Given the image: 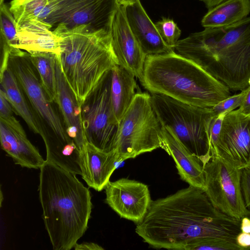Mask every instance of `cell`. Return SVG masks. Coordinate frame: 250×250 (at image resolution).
I'll use <instances>...</instances> for the list:
<instances>
[{
  "label": "cell",
  "mask_w": 250,
  "mask_h": 250,
  "mask_svg": "<svg viewBox=\"0 0 250 250\" xmlns=\"http://www.w3.org/2000/svg\"><path fill=\"white\" fill-rule=\"evenodd\" d=\"M153 108L162 126L169 127L187 151L203 165L211 158V108L196 106L167 96L151 93Z\"/></svg>",
  "instance_id": "obj_6"
},
{
  "label": "cell",
  "mask_w": 250,
  "mask_h": 250,
  "mask_svg": "<svg viewBox=\"0 0 250 250\" xmlns=\"http://www.w3.org/2000/svg\"><path fill=\"white\" fill-rule=\"evenodd\" d=\"M238 109L246 115H250V85L249 86L247 94Z\"/></svg>",
  "instance_id": "obj_35"
},
{
  "label": "cell",
  "mask_w": 250,
  "mask_h": 250,
  "mask_svg": "<svg viewBox=\"0 0 250 250\" xmlns=\"http://www.w3.org/2000/svg\"><path fill=\"white\" fill-rule=\"evenodd\" d=\"M18 42L16 48L29 53L49 52L59 54L60 38L53 27L37 21H27L17 25Z\"/></svg>",
  "instance_id": "obj_20"
},
{
  "label": "cell",
  "mask_w": 250,
  "mask_h": 250,
  "mask_svg": "<svg viewBox=\"0 0 250 250\" xmlns=\"http://www.w3.org/2000/svg\"><path fill=\"white\" fill-rule=\"evenodd\" d=\"M0 89L11 104L14 111L20 116L28 125L29 128L36 134H39L44 143L47 138V133L42 128L38 119L27 104L15 75L7 66L0 72Z\"/></svg>",
  "instance_id": "obj_22"
},
{
  "label": "cell",
  "mask_w": 250,
  "mask_h": 250,
  "mask_svg": "<svg viewBox=\"0 0 250 250\" xmlns=\"http://www.w3.org/2000/svg\"><path fill=\"white\" fill-rule=\"evenodd\" d=\"M111 81L110 71L81 107L87 142L106 152L114 151L119 125L111 100Z\"/></svg>",
  "instance_id": "obj_8"
},
{
  "label": "cell",
  "mask_w": 250,
  "mask_h": 250,
  "mask_svg": "<svg viewBox=\"0 0 250 250\" xmlns=\"http://www.w3.org/2000/svg\"><path fill=\"white\" fill-rule=\"evenodd\" d=\"M119 5L118 0H88L62 24L67 28L85 25L94 30L110 31Z\"/></svg>",
  "instance_id": "obj_21"
},
{
  "label": "cell",
  "mask_w": 250,
  "mask_h": 250,
  "mask_svg": "<svg viewBox=\"0 0 250 250\" xmlns=\"http://www.w3.org/2000/svg\"><path fill=\"white\" fill-rule=\"evenodd\" d=\"M227 113H222L212 119L209 128V137L210 152L211 156H217L215 151L216 145L220 135L223 119Z\"/></svg>",
  "instance_id": "obj_30"
},
{
  "label": "cell",
  "mask_w": 250,
  "mask_h": 250,
  "mask_svg": "<svg viewBox=\"0 0 250 250\" xmlns=\"http://www.w3.org/2000/svg\"><path fill=\"white\" fill-rule=\"evenodd\" d=\"M203 0V1H204V0Z\"/></svg>",
  "instance_id": "obj_42"
},
{
  "label": "cell",
  "mask_w": 250,
  "mask_h": 250,
  "mask_svg": "<svg viewBox=\"0 0 250 250\" xmlns=\"http://www.w3.org/2000/svg\"><path fill=\"white\" fill-rule=\"evenodd\" d=\"M160 140V147L175 161L181 179L204 190L205 179L201 161L187 151L169 127L162 126Z\"/></svg>",
  "instance_id": "obj_17"
},
{
  "label": "cell",
  "mask_w": 250,
  "mask_h": 250,
  "mask_svg": "<svg viewBox=\"0 0 250 250\" xmlns=\"http://www.w3.org/2000/svg\"><path fill=\"white\" fill-rule=\"evenodd\" d=\"M104 189L108 205L121 218L136 224L144 219L152 201L148 186L134 180L109 181Z\"/></svg>",
  "instance_id": "obj_12"
},
{
  "label": "cell",
  "mask_w": 250,
  "mask_h": 250,
  "mask_svg": "<svg viewBox=\"0 0 250 250\" xmlns=\"http://www.w3.org/2000/svg\"><path fill=\"white\" fill-rule=\"evenodd\" d=\"M0 41L16 48L18 42L16 22L9 6L5 3L0 5Z\"/></svg>",
  "instance_id": "obj_26"
},
{
  "label": "cell",
  "mask_w": 250,
  "mask_h": 250,
  "mask_svg": "<svg viewBox=\"0 0 250 250\" xmlns=\"http://www.w3.org/2000/svg\"><path fill=\"white\" fill-rule=\"evenodd\" d=\"M161 130L150 94L138 92L119 123L114 149L118 162L160 147Z\"/></svg>",
  "instance_id": "obj_7"
},
{
  "label": "cell",
  "mask_w": 250,
  "mask_h": 250,
  "mask_svg": "<svg viewBox=\"0 0 250 250\" xmlns=\"http://www.w3.org/2000/svg\"><path fill=\"white\" fill-rule=\"evenodd\" d=\"M215 151L237 168L250 166V115L237 109L225 115Z\"/></svg>",
  "instance_id": "obj_11"
},
{
  "label": "cell",
  "mask_w": 250,
  "mask_h": 250,
  "mask_svg": "<svg viewBox=\"0 0 250 250\" xmlns=\"http://www.w3.org/2000/svg\"><path fill=\"white\" fill-rule=\"evenodd\" d=\"M139 0H118V3L120 5L125 6L132 5L136 3Z\"/></svg>",
  "instance_id": "obj_38"
},
{
  "label": "cell",
  "mask_w": 250,
  "mask_h": 250,
  "mask_svg": "<svg viewBox=\"0 0 250 250\" xmlns=\"http://www.w3.org/2000/svg\"><path fill=\"white\" fill-rule=\"evenodd\" d=\"M56 74L57 96L55 102L63 117L67 135L80 150L87 142L83 128L81 109L62 73L59 54L56 58Z\"/></svg>",
  "instance_id": "obj_18"
},
{
  "label": "cell",
  "mask_w": 250,
  "mask_h": 250,
  "mask_svg": "<svg viewBox=\"0 0 250 250\" xmlns=\"http://www.w3.org/2000/svg\"><path fill=\"white\" fill-rule=\"evenodd\" d=\"M226 0H204L207 8L209 9Z\"/></svg>",
  "instance_id": "obj_37"
},
{
  "label": "cell",
  "mask_w": 250,
  "mask_h": 250,
  "mask_svg": "<svg viewBox=\"0 0 250 250\" xmlns=\"http://www.w3.org/2000/svg\"><path fill=\"white\" fill-rule=\"evenodd\" d=\"M155 25L165 43L174 50L181 33L177 24L171 19L163 18Z\"/></svg>",
  "instance_id": "obj_28"
},
{
  "label": "cell",
  "mask_w": 250,
  "mask_h": 250,
  "mask_svg": "<svg viewBox=\"0 0 250 250\" xmlns=\"http://www.w3.org/2000/svg\"><path fill=\"white\" fill-rule=\"evenodd\" d=\"M40 169L39 198L53 249L70 250L87 230L90 191L76 175L51 162L45 160Z\"/></svg>",
  "instance_id": "obj_2"
},
{
  "label": "cell",
  "mask_w": 250,
  "mask_h": 250,
  "mask_svg": "<svg viewBox=\"0 0 250 250\" xmlns=\"http://www.w3.org/2000/svg\"><path fill=\"white\" fill-rule=\"evenodd\" d=\"M241 231L250 233V218L247 216H244L241 220Z\"/></svg>",
  "instance_id": "obj_36"
},
{
  "label": "cell",
  "mask_w": 250,
  "mask_h": 250,
  "mask_svg": "<svg viewBox=\"0 0 250 250\" xmlns=\"http://www.w3.org/2000/svg\"><path fill=\"white\" fill-rule=\"evenodd\" d=\"M80 153L82 177L89 187L102 191L110 181L118 163L116 152H104L86 142Z\"/></svg>",
  "instance_id": "obj_16"
},
{
  "label": "cell",
  "mask_w": 250,
  "mask_h": 250,
  "mask_svg": "<svg viewBox=\"0 0 250 250\" xmlns=\"http://www.w3.org/2000/svg\"><path fill=\"white\" fill-rule=\"evenodd\" d=\"M230 90L242 91L250 80V16L232 25L205 28L179 40L174 49Z\"/></svg>",
  "instance_id": "obj_3"
},
{
  "label": "cell",
  "mask_w": 250,
  "mask_h": 250,
  "mask_svg": "<svg viewBox=\"0 0 250 250\" xmlns=\"http://www.w3.org/2000/svg\"><path fill=\"white\" fill-rule=\"evenodd\" d=\"M8 66L27 96L36 114L49 126L53 136L65 143L74 142L67 135L58 115L44 91L29 53L12 48Z\"/></svg>",
  "instance_id": "obj_10"
},
{
  "label": "cell",
  "mask_w": 250,
  "mask_h": 250,
  "mask_svg": "<svg viewBox=\"0 0 250 250\" xmlns=\"http://www.w3.org/2000/svg\"><path fill=\"white\" fill-rule=\"evenodd\" d=\"M3 3H4L3 0H0V5H2Z\"/></svg>",
  "instance_id": "obj_40"
},
{
  "label": "cell",
  "mask_w": 250,
  "mask_h": 250,
  "mask_svg": "<svg viewBox=\"0 0 250 250\" xmlns=\"http://www.w3.org/2000/svg\"><path fill=\"white\" fill-rule=\"evenodd\" d=\"M139 81L150 93L202 107L211 108L231 95L226 85L174 50L147 56Z\"/></svg>",
  "instance_id": "obj_5"
},
{
  "label": "cell",
  "mask_w": 250,
  "mask_h": 250,
  "mask_svg": "<svg viewBox=\"0 0 250 250\" xmlns=\"http://www.w3.org/2000/svg\"><path fill=\"white\" fill-rule=\"evenodd\" d=\"M249 85H250V80H249Z\"/></svg>",
  "instance_id": "obj_41"
},
{
  "label": "cell",
  "mask_w": 250,
  "mask_h": 250,
  "mask_svg": "<svg viewBox=\"0 0 250 250\" xmlns=\"http://www.w3.org/2000/svg\"><path fill=\"white\" fill-rule=\"evenodd\" d=\"M110 33L119 64L131 71L139 80L143 74L146 55L129 27L124 6L119 5L114 14Z\"/></svg>",
  "instance_id": "obj_15"
},
{
  "label": "cell",
  "mask_w": 250,
  "mask_h": 250,
  "mask_svg": "<svg viewBox=\"0 0 250 250\" xmlns=\"http://www.w3.org/2000/svg\"><path fill=\"white\" fill-rule=\"evenodd\" d=\"M203 167L204 191L212 205L226 214L241 220L248 210L241 188V169L218 156H211Z\"/></svg>",
  "instance_id": "obj_9"
},
{
  "label": "cell",
  "mask_w": 250,
  "mask_h": 250,
  "mask_svg": "<svg viewBox=\"0 0 250 250\" xmlns=\"http://www.w3.org/2000/svg\"><path fill=\"white\" fill-rule=\"evenodd\" d=\"M111 72V100L115 117L119 123L138 93L136 77L119 64H116Z\"/></svg>",
  "instance_id": "obj_23"
},
{
  "label": "cell",
  "mask_w": 250,
  "mask_h": 250,
  "mask_svg": "<svg viewBox=\"0 0 250 250\" xmlns=\"http://www.w3.org/2000/svg\"><path fill=\"white\" fill-rule=\"evenodd\" d=\"M236 242L242 250H250V233L241 231L236 237Z\"/></svg>",
  "instance_id": "obj_33"
},
{
  "label": "cell",
  "mask_w": 250,
  "mask_h": 250,
  "mask_svg": "<svg viewBox=\"0 0 250 250\" xmlns=\"http://www.w3.org/2000/svg\"><path fill=\"white\" fill-rule=\"evenodd\" d=\"M250 13V0H226L208 9L201 24L205 28L232 25L247 17Z\"/></svg>",
  "instance_id": "obj_24"
},
{
  "label": "cell",
  "mask_w": 250,
  "mask_h": 250,
  "mask_svg": "<svg viewBox=\"0 0 250 250\" xmlns=\"http://www.w3.org/2000/svg\"><path fill=\"white\" fill-rule=\"evenodd\" d=\"M241 188L242 196L247 208H250V166L241 170Z\"/></svg>",
  "instance_id": "obj_31"
},
{
  "label": "cell",
  "mask_w": 250,
  "mask_h": 250,
  "mask_svg": "<svg viewBox=\"0 0 250 250\" xmlns=\"http://www.w3.org/2000/svg\"><path fill=\"white\" fill-rule=\"evenodd\" d=\"M246 216H248V217H249L250 218V208H248V210H247V212Z\"/></svg>",
  "instance_id": "obj_39"
},
{
  "label": "cell",
  "mask_w": 250,
  "mask_h": 250,
  "mask_svg": "<svg viewBox=\"0 0 250 250\" xmlns=\"http://www.w3.org/2000/svg\"><path fill=\"white\" fill-rule=\"evenodd\" d=\"M88 0H12L9 9L17 24L37 20L52 27L62 23Z\"/></svg>",
  "instance_id": "obj_13"
},
{
  "label": "cell",
  "mask_w": 250,
  "mask_h": 250,
  "mask_svg": "<svg viewBox=\"0 0 250 250\" xmlns=\"http://www.w3.org/2000/svg\"><path fill=\"white\" fill-rule=\"evenodd\" d=\"M52 29L60 38L59 54L65 79L81 107L106 74L119 63L110 31L85 25Z\"/></svg>",
  "instance_id": "obj_4"
},
{
  "label": "cell",
  "mask_w": 250,
  "mask_h": 250,
  "mask_svg": "<svg viewBox=\"0 0 250 250\" xmlns=\"http://www.w3.org/2000/svg\"><path fill=\"white\" fill-rule=\"evenodd\" d=\"M124 8L129 27L146 56L174 50L164 42L140 0Z\"/></svg>",
  "instance_id": "obj_19"
},
{
  "label": "cell",
  "mask_w": 250,
  "mask_h": 250,
  "mask_svg": "<svg viewBox=\"0 0 250 250\" xmlns=\"http://www.w3.org/2000/svg\"><path fill=\"white\" fill-rule=\"evenodd\" d=\"M74 248L75 250H103L104 249L97 244L92 242L77 243Z\"/></svg>",
  "instance_id": "obj_34"
},
{
  "label": "cell",
  "mask_w": 250,
  "mask_h": 250,
  "mask_svg": "<svg viewBox=\"0 0 250 250\" xmlns=\"http://www.w3.org/2000/svg\"><path fill=\"white\" fill-rule=\"evenodd\" d=\"M0 142L2 149L16 165L22 167L39 169L45 161L13 115L0 117Z\"/></svg>",
  "instance_id": "obj_14"
},
{
  "label": "cell",
  "mask_w": 250,
  "mask_h": 250,
  "mask_svg": "<svg viewBox=\"0 0 250 250\" xmlns=\"http://www.w3.org/2000/svg\"><path fill=\"white\" fill-rule=\"evenodd\" d=\"M30 54L49 100L55 102L57 96L56 62L58 54L49 52H32Z\"/></svg>",
  "instance_id": "obj_25"
},
{
  "label": "cell",
  "mask_w": 250,
  "mask_h": 250,
  "mask_svg": "<svg viewBox=\"0 0 250 250\" xmlns=\"http://www.w3.org/2000/svg\"><path fill=\"white\" fill-rule=\"evenodd\" d=\"M183 250H242L236 240L220 238L205 237L188 243Z\"/></svg>",
  "instance_id": "obj_27"
},
{
  "label": "cell",
  "mask_w": 250,
  "mask_h": 250,
  "mask_svg": "<svg viewBox=\"0 0 250 250\" xmlns=\"http://www.w3.org/2000/svg\"><path fill=\"white\" fill-rule=\"evenodd\" d=\"M249 90V87L236 95L230 96L211 108L213 118L222 113H227L240 107Z\"/></svg>",
  "instance_id": "obj_29"
},
{
  "label": "cell",
  "mask_w": 250,
  "mask_h": 250,
  "mask_svg": "<svg viewBox=\"0 0 250 250\" xmlns=\"http://www.w3.org/2000/svg\"><path fill=\"white\" fill-rule=\"evenodd\" d=\"M241 220L216 208L204 190L189 186L152 200L135 232L152 248L183 250L196 239L236 240Z\"/></svg>",
  "instance_id": "obj_1"
},
{
  "label": "cell",
  "mask_w": 250,
  "mask_h": 250,
  "mask_svg": "<svg viewBox=\"0 0 250 250\" xmlns=\"http://www.w3.org/2000/svg\"><path fill=\"white\" fill-rule=\"evenodd\" d=\"M13 109L4 92L0 90V117L6 118L13 115Z\"/></svg>",
  "instance_id": "obj_32"
}]
</instances>
